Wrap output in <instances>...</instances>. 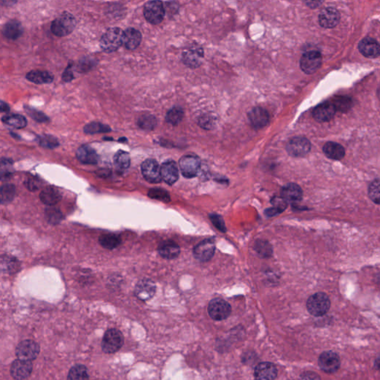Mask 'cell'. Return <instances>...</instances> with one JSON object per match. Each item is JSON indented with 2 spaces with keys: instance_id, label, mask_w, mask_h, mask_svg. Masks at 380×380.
<instances>
[{
  "instance_id": "cell-11",
  "label": "cell",
  "mask_w": 380,
  "mask_h": 380,
  "mask_svg": "<svg viewBox=\"0 0 380 380\" xmlns=\"http://www.w3.org/2000/svg\"><path fill=\"white\" fill-rule=\"evenodd\" d=\"M340 358L337 353L326 351L318 358V365L324 372L332 374L338 371L340 367Z\"/></svg>"
},
{
  "instance_id": "cell-9",
  "label": "cell",
  "mask_w": 380,
  "mask_h": 380,
  "mask_svg": "<svg viewBox=\"0 0 380 380\" xmlns=\"http://www.w3.org/2000/svg\"><path fill=\"white\" fill-rule=\"evenodd\" d=\"M143 176L151 184H158L162 180L161 167L155 160L147 159L141 165Z\"/></svg>"
},
{
  "instance_id": "cell-35",
  "label": "cell",
  "mask_w": 380,
  "mask_h": 380,
  "mask_svg": "<svg viewBox=\"0 0 380 380\" xmlns=\"http://www.w3.org/2000/svg\"><path fill=\"white\" fill-rule=\"evenodd\" d=\"M45 216L47 221L52 225L60 224L63 218L62 212L58 209L50 207L45 210Z\"/></svg>"
},
{
  "instance_id": "cell-4",
  "label": "cell",
  "mask_w": 380,
  "mask_h": 380,
  "mask_svg": "<svg viewBox=\"0 0 380 380\" xmlns=\"http://www.w3.org/2000/svg\"><path fill=\"white\" fill-rule=\"evenodd\" d=\"M75 18L68 12H64L56 19L51 25V31L58 37H65L72 32L76 26Z\"/></svg>"
},
{
  "instance_id": "cell-5",
  "label": "cell",
  "mask_w": 380,
  "mask_h": 380,
  "mask_svg": "<svg viewBox=\"0 0 380 380\" xmlns=\"http://www.w3.org/2000/svg\"><path fill=\"white\" fill-rule=\"evenodd\" d=\"M165 13L164 4L160 0H151L144 6V17L152 25L161 23L164 21Z\"/></svg>"
},
{
  "instance_id": "cell-42",
  "label": "cell",
  "mask_w": 380,
  "mask_h": 380,
  "mask_svg": "<svg viewBox=\"0 0 380 380\" xmlns=\"http://www.w3.org/2000/svg\"><path fill=\"white\" fill-rule=\"evenodd\" d=\"M368 195L374 203L380 204V181L376 180L370 184Z\"/></svg>"
},
{
  "instance_id": "cell-16",
  "label": "cell",
  "mask_w": 380,
  "mask_h": 380,
  "mask_svg": "<svg viewBox=\"0 0 380 380\" xmlns=\"http://www.w3.org/2000/svg\"><path fill=\"white\" fill-rule=\"evenodd\" d=\"M339 21V12L331 7L324 8L318 16V22L322 28H334L338 25Z\"/></svg>"
},
{
  "instance_id": "cell-53",
  "label": "cell",
  "mask_w": 380,
  "mask_h": 380,
  "mask_svg": "<svg viewBox=\"0 0 380 380\" xmlns=\"http://www.w3.org/2000/svg\"><path fill=\"white\" fill-rule=\"evenodd\" d=\"M0 109H1L2 112H7V111H9L10 108L9 106H8V104H5V102L2 101V102H1V106H0Z\"/></svg>"
},
{
  "instance_id": "cell-43",
  "label": "cell",
  "mask_w": 380,
  "mask_h": 380,
  "mask_svg": "<svg viewBox=\"0 0 380 380\" xmlns=\"http://www.w3.org/2000/svg\"><path fill=\"white\" fill-rule=\"evenodd\" d=\"M335 106L336 109L341 111H346L351 108L352 106V101L351 98L347 97H338L332 102Z\"/></svg>"
},
{
  "instance_id": "cell-12",
  "label": "cell",
  "mask_w": 380,
  "mask_h": 380,
  "mask_svg": "<svg viewBox=\"0 0 380 380\" xmlns=\"http://www.w3.org/2000/svg\"><path fill=\"white\" fill-rule=\"evenodd\" d=\"M179 165L182 175L185 178H192L198 175L201 163L194 155H185L180 160Z\"/></svg>"
},
{
  "instance_id": "cell-39",
  "label": "cell",
  "mask_w": 380,
  "mask_h": 380,
  "mask_svg": "<svg viewBox=\"0 0 380 380\" xmlns=\"http://www.w3.org/2000/svg\"><path fill=\"white\" fill-rule=\"evenodd\" d=\"M156 124V118L151 115H142L138 121V127L142 129L147 130V131L153 129Z\"/></svg>"
},
{
  "instance_id": "cell-52",
  "label": "cell",
  "mask_w": 380,
  "mask_h": 380,
  "mask_svg": "<svg viewBox=\"0 0 380 380\" xmlns=\"http://www.w3.org/2000/svg\"><path fill=\"white\" fill-rule=\"evenodd\" d=\"M17 2V0H1V3L4 6H11Z\"/></svg>"
},
{
  "instance_id": "cell-48",
  "label": "cell",
  "mask_w": 380,
  "mask_h": 380,
  "mask_svg": "<svg viewBox=\"0 0 380 380\" xmlns=\"http://www.w3.org/2000/svg\"><path fill=\"white\" fill-rule=\"evenodd\" d=\"M272 204L274 208L277 209L280 212H283L288 207V201L282 197L274 198L272 200Z\"/></svg>"
},
{
  "instance_id": "cell-50",
  "label": "cell",
  "mask_w": 380,
  "mask_h": 380,
  "mask_svg": "<svg viewBox=\"0 0 380 380\" xmlns=\"http://www.w3.org/2000/svg\"><path fill=\"white\" fill-rule=\"evenodd\" d=\"M303 1L307 6L312 8V9H315V8H318L325 0H303Z\"/></svg>"
},
{
  "instance_id": "cell-46",
  "label": "cell",
  "mask_w": 380,
  "mask_h": 380,
  "mask_svg": "<svg viewBox=\"0 0 380 380\" xmlns=\"http://www.w3.org/2000/svg\"><path fill=\"white\" fill-rule=\"evenodd\" d=\"M39 141L41 147H45V148H54L59 146V142L57 138L51 136V135H44L40 138Z\"/></svg>"
},
{
  "instance_id": "cell-20",
  "label": "cell",
  "mask_w": 380,
  "mask_h": 380,
  "mask_svg": "<svg viewBox=\"0 0 380 380\" xmlns=\"http://www.w3.org/2000/svg\"><path fill=\"white\" fill-rule=\"evenodd\" d=\"M161 177L169 185L175 184L179 178L178 168L175 162L172 161H167L163 164L161 167Z\"/></svg>"
},
{
  "instance_id": "cell-25",
  "label": "cell",
  "mask_w": 380,
  "mask_h": 380,
  "mask_svg": "<svg viewBox=\"0 0 380 380\" xmlns=\"http://www.w3.org/2000/svg\"><path fill=\"white\" fill-rule=\"evenodd\" d=\"M142 36L135 28H129L126 30L124 34V45L128 50H134L141 44Z\"/></svg>"
},
{
  "instance_id": "cell-26",
  "label": "cell",
  "mask_w": 380,
  "mask_h": 380,
  "mask_svg": "<svg viewBox=\"0 0 380 380\" xmlns=\"http://www.w3.org/2000/svg\"><path fill=\"white\" fill-rule=\"evenodd\" d=\"M77 158L84 164H96L98 161V154L89 146H81L77 151Z\"/></svg>"
},
{
  "instance_id": "cell-54",
  "label": "cell",
  "mask_w": 380,
  "mask_h": 380,
  "mask_svg": "<svg viewBox=\"0 0 380 380\" xmlns=\"http://www.w3.org/2000/svg\"><path fill=\"white\" fill-rule=\"evenodd\" d=\"M376 366H377V368H380V355L379 356L377 361H376Z\"/></svg>"
},
{
  "instance_id": "cell-41",
  "label": "cell",
  "mask_w": 380,
  "mask_h": 380,
  "mask_svg": "<svg viewBox=\"0 0 380 380\" xmlns=\"http://www.w3.org/2000/svg\"><path fill=\"white\" fill-rule=\"evenodd\" d=\"M255 251L258 255L262 256L263 258H268L272 254V247L271 244L268 241L259 240L255 243Z\"/></svg>"
},
{
  "instance_id": "cell-44",
  "label": "cell",
  "mask_w": 380,
  "mask_h": 380,
  "mask_svg": "<svg viewBox=\"0 0 380 380\" xmlns=\"http://www.w3.org/2000/svg\"><path fill=\"white\" fill-rule=\"evenodd\" d=\"M148 196L153 199L159 200L164 202H169L170 201L169 195L165 190L161 189H152L150 190L148 193Z\"/></svg>"
},
{
  "instance_id": "cell-30",
  "label": "cell",
  "mask_w": 380,
  "mask_h": 380,
  "mask_svg": "<svg viewBox=\"0 0 380 380\" xmlns=\"http://www.w3.org/2000/svg\"><path fill=\"white\" fill-rule=\"evenodd\" d=\"M23 33V28L21 22L17 21H11L5 24L3 28V34L5 37L10 40H17Z\"/></svg>"
},
{
  "instance_id": "cell-36",
  "label": "cell",
  "mask_w": 380,
  "mask_h": 380,
  "mask_svg": "<svg viewBox=\"0 0 380 380\" xmlns=\"http://www.w3.org/2000/svg\"><path fill=\"white\" fill-rule=\"evenodd\" d=\"M115 165L120 169H127L130 166L129 154L127 151H118L114 158Z\"/></svg>"
},
{
  "instance_id": "cell-27",
  "label": "cell",
  "mask_w": 380,
  "mask_h": 380,
  "mask_svg": "<svg viewBox=\"0 0 380 380\" xmlns=\"http://www.w3.org/2000/svg\"><path fill=\"white\" fill-rule=\"evenodd\" d=\"M281 197L288 202H297L302 198V190L296 184H289L281 190Z\"/></svg>"
},
{
  "instance_id": "cell-15",
  "label": "cell",
  "mask_w": 380,
  "mask_h": 380,
  "mask_svg": "<svg viewBox=\"0 0 380 380\" xmlns=\"http://www.w3.org/2000/svg\"><path fill=\"white\" fill-rule=\"evenodd\" d=\"M33 365L30 361L17 359L11 365L10 373L15 380H25L31 376Z\"/></svg>"
},
{
  "instance_id": "cell-37",
  "label": "cell",
  "mask_w": 380,
  "mask_h": 380,
  "mask_svg": "<svg viewBox=\"0 0 380 380\" xmlns=\"http://www.w3.org/2000/svg\"><path fill=\"white\" fill-rule=\"evenodd\" d=\"M15 187L13 184H5L1 187V204L11 202L15 195Z\"/></svg>"
},
{
  "instance_id": "cell-10",
  "label": "cell",
  "mask_w": 380,
  "mask_h": 380,
  "mask_svg": "<svg viewBox=\"0 0 380 380\" xmlns=\"http://www.w3.org/2000/svg\"><path fill=\"white\" fill-rule=\"evenodd\" d=\"M311 148L310 141L302 137L293 138L287 145V151L293 157L305 156L309 152Z\"/></svg>"
},
{
  "instance_id": "cell-47",
  "label": "cell",
  "mask_w": 380,
  "mask_h": 380,
  "mask_svg": "<svg viewBox=\"0 0 380 380\" xmlns=\"http://www.w3.org/2000/svg\"><path fill=\"white\" fill-rule=\"evenodd\" d=\"M211 220L212 221V224L217 227L220 231L221 232H226L227 229H226L225 224H224V219L220 215H216V214H212L211 215Z\"/></svg>"
},
{
  "instance_id": "cell-24",
  "label": "cell",
  "mask_w": 380,
  "mask_h": 380,
  "mask_svg": "<svg viewBox=\"0 0 380 380\" xmlns=\"http://www.w3.org/2000/svg\"><path fill=\"white\" fill-rule=\"evenodd\" d=\"M40 198L44 204L52 207L61 201L62 195L56 187H48L42 190Z\"/></svg>"
},
{
  "instance_id": "cell-7",
  "label": "cell",
  "mask_w": 380,
  "mask_h": 380,
  "mask_svg": "<svg viewBox=\"0 0 380 380\" xmlns=\"http://www.w3.org/2000/svg\"><path fill=\"white\" fill-rule=\"evenodd\" d=\"M232 308L229 303L222 298H214L208 305V314L212 319L222 321L231 315Z\"/></svg>"
},
{
  "instance_id": "cell-38",
  "label": "cell",
  "mask_w": 380,
  "mask_h": 380,
  "mask_svg": "<svg viewBox=\"0 0 380 380\" xmlns=\"http://www.w3.org/2000/svg\"><path fill=\"white\" fill-rule=\"evenodd\" d=\"M111 131V128H110V127H108V126L101 124V123H91V124H87V125L84 127V131H85V133H86V134H90V135L98 134V133L108 132V131Z\"/></svg>"
},
{
  "instance_id": "cell-33",
  "label": "cell",
  "mask_w": 380,
  "mask_h": 380,
  "mask_svg": "<svg viewBox=\"0 0 380 380\" xmlns=\"http://www.w3.org/2000/svg\"><path fill=\"white\" fill-rule=\"evenodd\" d=\"M67 379L69 380H84L89 379L88 371L84 365H75L70 369Z\"/></svg>"
},
{
  "instance_id": "cell-51",
  "label": "cell",
  "mask_w": 380,
  "mask_h": 380,
  "mask_svg": "<svg viewBox=\"0 0 380 380\" xmlns=\"http://www.w3.org/2000/svg\"><path fill=\"white\" fill-rule=\"evenodd\" d=\"M63 79L65 82H69L73 79L72 71L70 70V68H67L64 72L63 75Z\"/></svg>"
},
{
  "instance_id": "cell-8",
  "label": "cell",
  "mask_w": 380,
  "mask_h": 380,
  "mask_svg": "<svg viewBox=\"0 0 380 380\" xmlns=\"http://www.w3.org/2000/svg\"><path fill=\"white\" fill-rule=\"evenodd\" d=\"M321 54L317 51H310L301 56L300 67L304 72L311 74L316 72L321 65Z\"/></svg>"
},
{
  "instance_id": "cell-31",
  "label": "cell",
  "mask_w": 380,
  "mask_h": 380,
  "mask_svg": "<svg viewBox=\"0 0 380 380\" xmlns=\"http://www.w3.org/2000/svg\"><path fill=\"white\" fill-rule=\"evenodd\" d=\"M26 78L28 81L36 84H51L54 80L52 74H50L48 71H39V70L30 71L27 74Z\"/></svg>"
},
{
  "instance_id": "cell-6",
  "label": "cell",
  "mask_w": 380,
  "mask_h": 380,
  "mask_svg": "<svg viewBox=\"0 0 380 380\" xmlns=\"http://www.w3.org/2000/svg\"><path fill=\"white\" fill-rule=\"evenodd\" d=\"M41 352V347L36 341L26 339L21 341L16 348L17 358L25 361H34Z\"/></svg>"
},
{
  "instance_id": "cell-21",
  "label": "cell",
  "mask_w": 380,
  "mask_h": 380,
  "mask_svg": "<svg viewBox=\"0 0 380 380\" xmlns=\"http://www.w3.org/2000/svg\"><path fill=\"white\" fill-rule=\"evenodd\" d=\"M278 371L271 362H261L255 367L254 376L257 380H274L276 378Z\"/></svg>"
},
{
  "instance_id": "cell-3",
  "label": "cell",
  "mask_w": 380,
  "mask_h": 380,
  "mask_svg": "<svg viewBox=\"0 0 380 380\" xmlns=\"http://www.w3.org/2000/svg\"><path fill=\"white\" fill-rule=\"evenodd\" d=\"M331 308L329 297L324 293H317L311 296L307 301L308 312L314 317H321L326 314Z\"/></svg>"
},
{
  "instance_id": "cell-49",
  "label": "cell",
  "mask_w": 380,
  "mask_h": 380,
  "mask_svg": "<svg viewBox=\"0 0 380 380\" xmlns=\"http://www.w3.org/2000/svg\"><path fill=\"white\" fill-rule=\"evenodd\" d=\"M25 186L27 188L30 190L34 192L36 190H38L41 186V181L37 179V178H28V179L25 181Z\"/></svg>"
},
{
  "instance_id": "cell-23",
  "label": "cell",
  "mask_w": 380,
  "mask_h": 380,
  "mask_svg": "<svg viewBox=\"0 0 380 380\" xmlns=\"http://www.w3.org/2000/svg\"><path fill=\"white\" fill-rule=\"evenodd\" d=\"M0 268L2 273L14 274L21 271V264L16 257L2 255L0 259Z\"/></svg>"
},
{
  "instance_id": "cell-1",
  "label": "cell",
  "mask_w": 380,
  "mask_h": 380,
  "mask_svg": "<svg viewBox=\"0 0 380 380\" xmlns=\"http://www.w3.org/2000/svg\"><path fill=\"white\" fill-rule=\"evenodd\" d=\"M124 32L119 28H108L101 37V47L107 53L117 51L124 44Z\"/></svg>"
},
{
  "instance_id": "cell-45",
  "label": "cell",
  "mask_w": 380,
  "mask_h": 380,
  "mask_svg": "<svg viewBox=\"0 0 380 380\" xmlns=\"http://www.w3.org/2000/svg\"><path fill=\"white\" fill-rule=\"evenodd\" d=\"M25 108L27 114L30 115L31 118L34 119V121L39 123H45L48 121V117L43 113L41 112V111L34 109V108H31V107L25 106Z\"/></svg>"
},
{
  "instance_id": "cell-17",
  "label": "cell",
  "mask_w": 380,
  "mask_h": 380,
  "mask_svg": "<svg viewBox=\"0 0 380 380\" xmlns=\"http://www.w3.org/2000/svg\"><path fill=\"white\" fill-rule=\"evenodd\" d=\"M359 50L368 58H377L380 56V45L371 37H366L359 42Z\"/></svg>"
},
{
  "instance_id": "cell-18",
  "label": "cell",
  "mask_w": 380,
  "mask_h": 380,
  "mask_svg": "<svg viewBox=\"0 0 380 380\" xmlns=\"http://www.w3.org/2000/svg\"><path fill=\"white\" fill-rule=\"evenodd\" d=\"M336 111L337 109L333 103H324L314 108L313 115L316 121L318 122H327L334 118Z\"/></svg>"
},
{
  "instance_id": "cell-32",
  "label": "cell",
  "mask_w": 380,
  "mask_h": 380,
  "mask_svg": "<svg viewBox=\"0 0 380 380\" xmlns=\"http://www.w3.org/2000/svg\"><path fill=\"white\" fill-rule=\"evenodd\" d=\"M121 241L122 240H121V237L115 233L103 234L99 237L100 244L102 246L103 248L109 250V251L119 247Z\"/></svg>"
},
{
  "instance_id": "cell-22",
  "label": "cell",
  "mask_w": 380,
  "mask_h": 380,
  "mask_svg": "<svg viewBox=\"0 0 380 380\" xmlns=\"http://www.w3.org/2000/svg\"><path fill=\"white\" fill-rule=\"evenodd\" d=\"M158 251L162 258L167 260H172L179 255L181 249L178 244L175 241L167 240L160 244Z\"/></svg>"
},
{
  "instance_id": "cell-28",
  "label": "cell",
  "mask_w": 380,
  "mask_h": 380,
  "mask_svg": "<svg viewBox=\"0 0 380 380\" xmlns=\"http://www.w3.org/2000/svg\"><path fill=\"white\" fill-rule=\"evenodd\" d=\"M204 58V51L201 48H190L183 54V61L190 66H198L200 61Z\"/></svg>"
},
{
  "instance_id": "cell-40",
  "label": "cell",
  "mask_w": 380,
  "mask_h": 380,
  "mask_svg": "<svg viewBox=\"0 0 380 380\" xmlns=\"http://www.w3.org/2000/svg\"><path fill=\"white\" fill-rule=\"evenodd\" d=\"M184 117V111L179 107H175L169 110L167 114L166 120L169 124L172 125H177L182 121Z\"/></svg>"
},
{
  "instance_id": "cell-29",
  "label": "cell",
  "mask_w": 380,
  "mask_h": 380,
  "mask_svg": "<svg viewBox=\"0 0 380 380\" xmlns=\"http://www.w3.org/2000/svg\"><path fill=\"white\" fill-rule=\"evenodd\" d=\"M324 153L328 158L334 160H341L345 155L343 147L335 142H328L323 147Z\"/></svg>"
},
{
  "instance_id": "cell-2",
  "label": "cell",
  "mask_w": 380,
  "mask_h": 380,
  "mask_svg": "<svg viewBox=\"0 0 380 380\" xmlns=\"http://www.w3.org/2000/svg\"><path fill=\"white\" fill-rule=\"evenodd\" d=\"M124 344V337L121 331L115 328L107 330L103 337V351L106 354H111L118 352Z\"/></svg>"
},
{
  "instance_id": "cell-14",
  "label": "cell",
  "mask_w": 380,
  "mask_h": 380,
  "mask_svg": "<svg viewBox=\"0 0 380 380\" xmlns=\"http://www.w3.org/2000/svg\"><path fill=\"white\" fill-rule=\"evenodd\" d=\"M215 252V242L211 238L201 241L193 249L194 256L201 261H210L213 257Z\"/></svg>"
},
{
  "instance_id": "cell-34",
  "label": "cell",
  "mask_w": 380,
  "mask_h": 380,
  "mask_svg": "<svg viewBox=\"0 0 380 380\" xmlns=\"http://www.w3.org/2000/svg\"><path fill=\"white\" fill-rule=\"evenodd\" d=\"M2 121L6 125L16 128H25L27 126V120L21 115H10L2 117Z\"/></svg>"
},
{
  "instance_id": "cell-19",
  "label": "cell",
  "mask_w": 380,
  "mask_h": 380,
  "mask_svg": "<svg viewBox=\"0 0 380 380\" xmlns=\"http://www.w3.org/2000/svg\"><path fill=\"white\" fill-rule=\"evenodd\" d=\"M249 119L254 128H262L269 124V114L264 108L255 107L250 111Z\"/></svg>"
},
{
  "instance_id": "cell-13",
  "label": "cell",
  "mask_w": 380,
  "mask_h": 380,
  "mask_svg": "<svg viewBox=\"0 0 380 380\" xmlns=\"http://www.w3.org/2000/svg\"><path fill=\"white\" fill-rule=\"evenodd\" d=\"M156 285L148 278H143L137 283L134 291L135 296L141 301H148L155 296Z\"/></svg>"
}]
</instances>
